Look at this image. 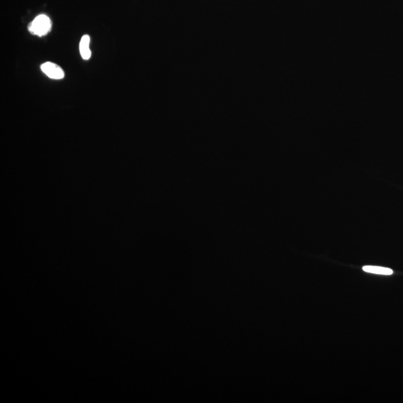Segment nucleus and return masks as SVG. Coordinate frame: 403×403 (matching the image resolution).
I'll list each match as a JSON object with an SVG mask.
<instances>
[{
	"instance_id": "4",
	"label": "nucleus",
	"mask_w": 403,
	"mask_h": 403,
	"mask_svg": "<svg viewBox=\"0 0 403 403\" xmlns=\"http://www.w3.org/2000/svg\"><path fill=\"white\" fill-rule=\"evenodd\" d=\"M363 271L370 274H379V275L390 276L394 274V271L387 267H377V266H364Z\"/></svg>"
},
{
	"instance_id": "2",
	"label": "nucleus",
	"mask_w": 403,
	"mask_h": 403,
	"mask_svg": "<svg viewBox=\"0 0 403 403\" xmlns=\"http://www.w3.org/2000/svg\"><path fill=\"white\" fill-rule=\"evenodd\" d=\"M41 68L43 73L47 75L50 79L59 80L64 77V72L62 70L61 67L53 62H46V63H43Z\"/></svg>"
},
{
	"instance_id": "1",
	"label": "nucleus",
	"mask_w": 403,
	"mask_h": 403,
	"mask_svg": "<svg viewBox=\"0 0 403 403\" xmlns=\"http://www.w3.org/2000/svg\"><path fill=\"white\" fill-rule=\"evenodd\" d=\"M52 22L50 17L45 14H41L35 17V20L29 24V31L32 35L43 37L51 31Z\"/></svg>"
},
{
	"instance_id": "3",
	"label": "nucleus",
	"mask_w": 403,
	"mask_h": 403,
	"mask_svg": "<svg viewBox=\"0 0 403 403\" xmlns=\"http://www.w3.org/2000/svg\"><path fill=\"white\" fill-rule=\"evenodd\" d=\"M90 38L89 35H84L81 39L79 44V50L80 54L84 60H88L91 56V51L90 50Z\"/></svg>"
}]
</instances>
